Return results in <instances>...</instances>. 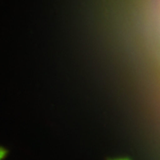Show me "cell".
I'll return each instance as SVG.
<instances>
[{"instance_id":"6da1fadb","label":"cell","mask_w":160,"mask_h":160,"mask_svg":"<svg viewBox=\"0 0 160 160\" xmlns=\"http://www.w3.org/2000/svg\"><path fill=\"white\" fill-rule=\"evenodd\" d=\"M7 154V151L6 149H5L4 148H1L0 147V160H3L5 158V157Z\"/></svg>"},{"instance_id":"7a4b0ae2","label":"cell","mask_w":160,"mask_h":160,"mask_svg":"<svg viewBox=\"0 0 160 160\" xmlns=\"http://www.w3.org/2000/svg\"><path fill=\"white\" fill-rule=\"evenodd\" d=\"M114 160H130V159H127V158H119V159H114Z\"/></svg>"}]
</instances>
